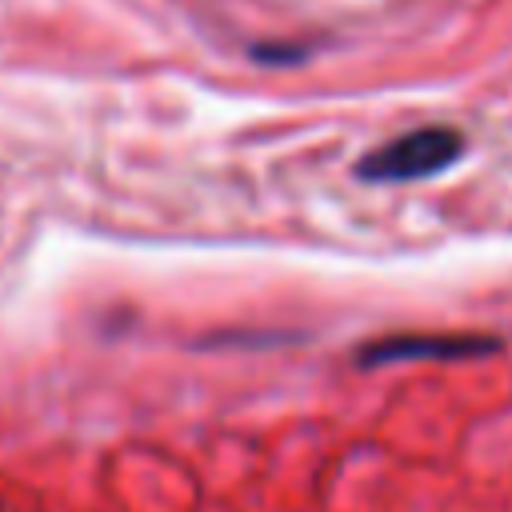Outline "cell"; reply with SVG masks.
Instances as JSON below:
<instances>
[{
    "label": "cell",
    "mask_w": 512,
    "mask_h": 512,
    "mask_svg": "<svg viewBox=\"0 0 512 512\" xmlns=\"http://www.w3.org/2000/svg\"><path fill=\"white\" fill-rule=\"evenodd\" d=\"M460 156H464V136L456 128L432 124V128H416V132H404L380 144L356 164V172L364 180H420V176H436L452 168Z\"/></svg>",
    "instance_id": "6da1fadb"
},
{
    "label": "cell",
    "mask_w": 512,
    "mask_h": 512,
    "mask_svg": "<svg viewBox=\"0 0 512 512\" xmlns=\"http://www.w3.org/2000/svg\"><path fill=\"white\" fill-rule=\"evenodd\" d=\"M500 340L484 336V332H408V336H384L368 348H360V364L384 368V364H400V360H472V356H488L496 352Z\"/></svg>",
    "instance_id": "7a4b0ae2"
},
{
    "label": "cell",
    "mask_w": 512,
    "mask_h": 512,
    "mask_svg": "<svg viewBox=\"0 0 512 512\" xmlns=\"http://www.w3.org/2000/svg\"><path fill=\"white\" fill-rule=\"evenodd\" d=\"M0 512H12V508H8V500H4V496H0Z\"/></svg>",
    "instance_id": "3957f363"
}]
</instances>
